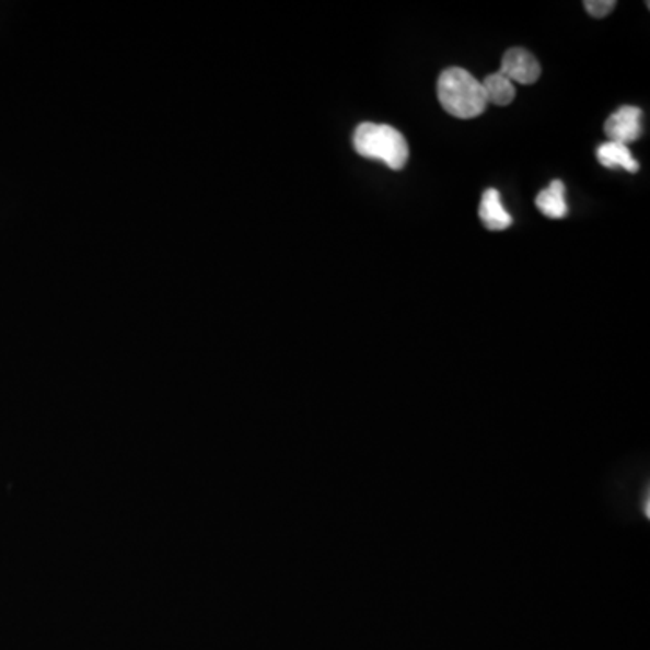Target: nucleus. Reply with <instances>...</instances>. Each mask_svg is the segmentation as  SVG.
<instances>
[{
	"label": "nucleus",
	"instance_id": "423d86ee",
	"mask_svg": "<svg viewBox=\"0 0 650 650\" xmlns=\"http://www.w3.org/2000/svg\"><path fill=\"white\" fill-rule=\"evenodd\" d=\"M538 210L549 219H562L568 216V202H566V186L562 181H553L549 188L542 190L537 196Z\"/></svg>",
	"mask_w": 650,
	"mask_h": 650
},
{
	"label": "nucleus",
	"instance_id": "7ed1b4c3",
	"mask_svg": "<svg viewBox=\"0 0 650 650\" xmlns=\"http://www.w3.org/2000/svg\"><path fill=\"white\" fill-rule=\"evenodd\" d=\"M643 113L641 108L624 105L616 113L611 114L605 121V135L613 143L625 144L638 140L643 132Z\"/></svg>",
	"mask_w": 650,
	"mask_h": 650
},
{
	"label": "nucleus",
	"instance_id": "1a4fd4ad",
	"mask_svg": "<svg viewBox=\"0 0 650 650\" xmlns=\"http://www.w3.org/2000/svg\"><path fill=\"white\" fill-rule=\"evenodd\" d=\"M583 8L594 19H604L616 8V2L614 0H588V2H583Z\"/></svg>",
	"mask_w": 650,
	"mask_h": 650
},
{
	"label": "nucleus",
	"instance_id": "20e7f679",
	"mask_svg": "<svg viewBox=\"0 0 650 650\" xmlns=\"http://www.w3.org/2000/svg\"><path fill=\"white\" fill-rule=\"evenodd\" d=\"M501 74H504L511 83H522V85H532L537 82L542 74L541 63L532 53L522 49V47H511L502 57Z\"/></svg>",
	"mask_w": 650,
	"mask_h": 650
},
{
	"label": "nucleus",
	"instance_id": "6e6552de",
	"mask_svg": "<svg viewBox=\"0 0 650 650\" xmlns=\"http://www.w3.org/2000/svg\"><path fill=\"white\" fill-rule=\"evenodd\" d=\"M480 83H483V89H485L488 104L506 107V105H510L515 100V85L499 71L494 72L490 77H486L485 82Z\"/></svg>",
	"mask_w": 650,
	"mask_h": 650
},
{
	"label": "nucleus",
	"instance_id": "0eeeda50",
	"mask_svg": "<svg viewBox=\"0 0 650 650\" xmlns=\"http://www.w3.org/2000/svg\"><path fill=\"white\" fill-rule=\"evenodd\" d=\"M596 158H599L600 163H602L605 169H616V166H622V169H625L627 172H632V174L640 169L638 161L630 154L629 147L613 143V141L600 144L599 150H596Z\"/></svg>",
	"mask_w": 650,
	"mask_h": 650
},
{
	"label": "nucleus",
	"instance_id": "f03ea898",
	"mask_svg": "<svg viewBox=\"0 0 650 650\" xmlns=\"http://www.w3.org/2000/svg\"><path fill=\"white\" fill-rule=\"evenodd\" d=\"M355 150L361 158L378 160L393 171H402L408 161V144L399 130L391 125L361 124L352 136Z\"/></svg>",
	"mask_w": 650,
	"mask_h": 650
},
{
	"label": "nucleus",
	"instance_id": "f257e3e1",
	"mask_svg": "<svg viewBox=\"0 0 650 650\" xmlns=\"http://www.w3.org/2000/svg\"><path fill=\"white\" fill-rule=\"evenodd\" d=\"M438 100L441 107L460 119L477 118L488 107L483 83L466 69L450 68L438 80Z\"/></svg>",
	"mask_w": 650,
	"mask_h": 650
},
{
	"label": "nucleus",
	"instance_id": "39448f33",
	"mask_svg": "<svg viewBox=\"0 0 650 650\" xmlns=\"http://www.w3.org/2000/svg\"><path fill=\"white\" fill-rule=\"evenodd\" d=\"M479 217L483 224L488 230H494V232H501V230H506V228H510L513 224L510 213L506 212V208L502 207L501 194L494 190V188L483 194Z\"/></svg>",
	"mask_w": 650,
	"mask_h": 650
}]
</instances>
